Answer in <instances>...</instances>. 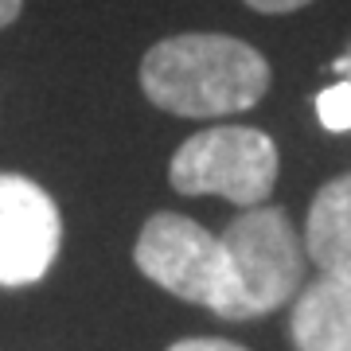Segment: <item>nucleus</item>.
<instances>
[{
    "label": "nucleus",
    "mask_w": 351,
    "mask_h": 351,
    "mask_svg": "<svg viewBox=\"0 0 351 351\" xmlns=\"http://www.w3.org/2000/svg\"><path fill=\"white\" fill-rule=\"evenodd\" d=\"M274 71L246 39L219 32H184L152 43L141 59V90L172 117L215 121L254 110L269 94Z\"/></svg>",
    "instance_id": "1"
},
{
    "label": "nucleus",
    "mask_w": 351,
    "mask_h": 351,
    "mask_svg": "<svg viewBox=\"0 0 351 351\" xmlns=\"http://www.w3.org/2000/svg\"><path fill=\"white\" fill-rule=\"evenodd\" d=\"M230 269L223 320H254L277 313L301 289L304 246L281 207H246L219 234Z\"/></svg>",
    "instance_id": "2"
},
{
    "label": "nucleus",
    "mask_w": 351,
    "mask_h": 351,
    "mask_svg": "<svg viewBox=\"0 0 351 351\" xmlns=\"http://www.w3.org/2000/svg\"><path fill=\"white\" fill-rule=\"evenodd\" d=\"M277 145L250 125H215L172 152L168 184L180 195H223L239 207H262L277 184Z\"/></svg>",
    "instance_id": "3"
},
{
    "label": "nucleus",
    "mask_w": 351,
    "mask_h": 351,
    "mask_svg": "<svg viewBox=\"0 0 351 351\" xmlns=\"http://www.w3.org/2000/svg\"><path fill=\"white\" fill-rule=\"evenodd\" d=\"M133 262L152 285L168 289L172 297L211 308L223 316L226 297H230V269L219 234L199 226L188 215L156 211L141 226Z\"/></svg>",
    "instance_id": "4"
},
{
    "label": "nucleus",
    "mask_w": 351,
    "mask_h": 351,
    "mask_svg": "<svg viewBox=\"0 0 351 351\" xmlns=\"http://www.w3.org/2000/svg\"><path fill=\"white\" fill-rule=\"evenodd\" d=\"M63 246V215L32 176L0 172V285L24 289L47 277Z\"/></svg>",
    "instance_id": "5"
},
{
    "label": "nucleus",
    "mask_w": 351,
    "mask_h": 351,
    "mask_svg": "<svg viewBox=\"0 0 351 351\" xmlns=\"http://www.w3.org/2000/svg\"><path fill=\"white\" fill-rule=\"evenodd\" d=\"M304 254L324 277L351 285V172L316 191L304 223Z\"/></svg>",
    "instance_id": "6"
},
{
    "label": "nucleus",
    "mask_w": 351,
    "mask_h": 351,
    "mask_svg": "<svg viewBox=\"0 0 351 351\" xmlns=\"http://www.w3.org/2000/svg\"><path fill=\"white\" fill-rule=\"evenodd\" d=\"M289 332L297 351H351V285L320 274L293 304Z\"/></svg>",
    "instance_id": "7"
},
{
    "label": "nucleus",
    "mask_w": 351,
    "mask_h": 351,
    "mask_svg": "<svg viewBox=\"0 0 351 351\" xmlns=\"http://www.w3.org/2000/svg\"><path fill=\"white\" fill-rule=\"evenodd\" d=\"M316 117L328 133H348L351 129V82H332L316 94Z\"/></svg>",
    "instance_id": "8"
},
{
    "label": "nucleus",
    "mask_w": 351,
    "mask_h": 351,
    "mask_svg": "<svg viewBox=\"0 0 351 351\" xmlns=\"http://www.w3.org/2000/svg\"><path fill=\"white\" fill-rule=\"evenodd\" d=\"M246 8H254V12L262 16H285V12H301V8H308L313 0H242Z\"/></svg>",
    "instance_id": "9"
},
{
    "label": "nucleus",
    "mask_w": 351,
    "mask_h": 351,
    "mask_svg": "<svg viewBox=\"0 0 351 351\" xmlns=\"http://www.w3.org/2000/svg\"><path fill=\"white\" fill-rule=\"evenodd\" d=\"M168 351H246L242 343H230V339H211V336H195V339H180Z\"/></svg>",
    "instance_id": "10"
},
{
    "label": "nucleus",
    "mask_w": 351,
    "mask_h": 351,
    "mask_svg": "<svg viewBox=\"0 0 351 351\" xmlns=\"http://www.w3.org/2000/svg\"><path fill=\"white\" fill-rule=\"evenodd\" d=\"M20 8H24V0H0V32L20 20Z\"/></svg>",
    "instance_id": "11"
},
{
    "label": "nucleus",
    "mask_w": 351,
    "mask_h": 351,
    "mask_svg": "<svg viewBox=\"0 0 351 351\" xmlns=\"http://www.w3.org/2000/svg\"><path fill=\"white\" fill-rule=\"evenodd\" d=\"M332 71H336V75H343V78H348V82H351V47L343 51V55H339L336 63H332Z\"/></svg>",
    "instance_id": "12"
}]
</instances>
